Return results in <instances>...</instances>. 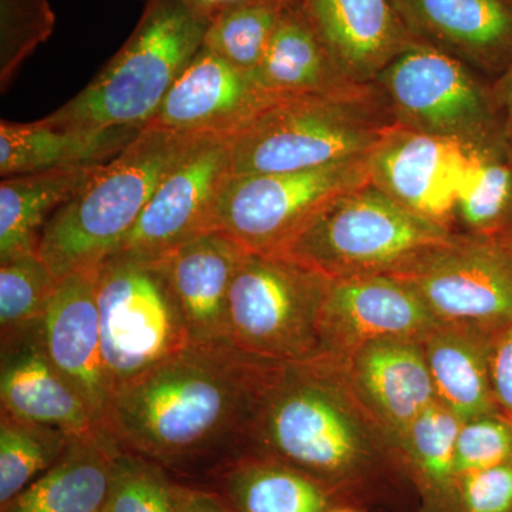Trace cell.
I'll list each match as a JSON object with an SVG mask.
<instances>
[{
  "label": "cell",
  "mask_w": 512,
  "mask_h": 512,
  "mask_svg": "<svg viewBox=\"0 0 512 512\" xmlns=\"http://www.w3.org/2000/svg\"><path fill=\"white\" fill-rule=\"evenodd\" d=\"M491 336L439 326L423 340L437 402L461 420L500 414L490 375Z\"/></svg>",
  "instance_id": "25"
},
{
  "label": "cell",
  "mask_w": 512,
  "mask_h": 512,
  "mask_svg": "<svg viewBox=\"0 0 512 512\" xmlns=\"http://www.w3.org/2000/svg\"><path fill=\"white\" fill-rule=\"evenodd\" d=\"M390 275L412 286L440 325L493 336L512 323V254L497 235L456 232Z\"/></svg>",
  "instance_id": "10"
},
{
  "label": "cell",
  "mask_w": 512,
  "mask_h": 512,
  "mask_svg": "<svg viewBox=\"0 0 512 512\" xmlns=\"http://www.w3.org/2000/svg\"><path fill=\"white\" fill-rule=\"evenodd\" d=\"M303 10L343 76L372 86L396 57L420 43L393 0H301Z\"/></svg>",
  "instance_id": "20"
},
{
  "label": "cell",
  "mask_w": 512,
  "mask_h": 512,
  "mask_svg": "<svg viewBox=\"0 0 512 512\" xmlns=\"http://www.w3.org/2000/svg\"><path fill=\"white\" fill-rule=\"evenodd\" d=\"M99 167L39 171L2 178L0 262L37 252L47 222L89 183Z\"/></svg>",
  "instance_id": "26"
},
{
  "label": "cell",
  "mask_w": 512,
  "mask_h": 512,
  "mask_svg": "<svg viewBox=\"0 0 512 512\" xmlns=\"http://www.w3.org/2000/svg\"><path fill=\"white\" fill-rule=\"evenodd\" d=\"M201 138L144 128L50 218L37 254L59 279L99 268L137 224L161 181Z\"/></svg>",
  "instance_id": "3"
},
{
  "label": "cell",
  "mask_w": 512,
  "mask_h": 512,
  "mask_svg": "<svg viewBox=\"0 0 512 512\" xmlns=\"http://www.w3.org/2000/svg\"><path fill=\"white\" fill-rule=\"evenodd\" d=\"M490 375L498 412L512 423V323L491 336Z\"/></svg>",
  "instance_id": "37"
},
{
  "label": "cell",
  "mask_w": 512,
  "mask_h": 512,
  "mask_svg": "<svg viewBox=\"0 0 512 512\" xmlns=\"http://www.w3.org/2000/svg\"><path fill=\"white\" fill-rule=\"evenodd\" d=\"M292 2L239 0L231 3L212 16L202 46L238 69L254 74Z\"/></svg>",
  "instance_id": "30"
},
{
  "label": "cell",
  "mask_w": 512,
  "mask_h": 512,
  "mask_svg": "<svg viewBox=\"0 0 512 512\" xmlns=\"http://www.w3.org/2000/svg\"><path fill=\"white\" fill-rule=\"evenodd\" d=\"M407 29L440 50L497 79L512 62V0H393Z\"/></svg>",
  "instance_id": "18"
},
{
  "label": "cell",
  "mask_w": 512,
  "mask_h": 512,
  "mask_svg": "<svg viewBox=\"0 0 512 512\" xmlns=\"http://www.w3.org/2000/svg\"><path fill=\"white\" fill-rule=\"evenodd\" d=\"M474 150L397 124L367 157L370 181L407 210L454 231V207Z\"/></svg>",
  "instance_id": "14"
},
{
  "label": "cell",
  "mask_w": 512,
  "mask_h": 512,
  "mask_svg": "<svg viewBox=\"0 0 512 512\" xmlns=\"http://www.w3.org/2000/svg\"><path fill=\"white\" fill-rule=\"evenodd\" d=\"M119 450L101 430L73 437L62 457L2 512H104Z\"/></svg>",
  "instance_id": "24"
},
{
  "label": "cell",
  "mask_w": 512,
  "mask_h": 512,
  "mask_svg": "<svg viewBox=\"0 0 512 512\" xmlns=\"http://www.w3.org/2000/svg\"><path fill=\"white\" fill-rule=\"evenodd\" d=\"M336 362L394 446L413 421L437 402L420 340H376Z\"/></svg>",
  "instance_id": "19"
},
{
  "label": "cell",
  "mask_w": 512,
  "mask_h": 512,
  "mask_svg": "<svg viewBox=\"0 0 512 512\" xmlns=\"http://www.w3.org/2000/svg\"><path fill=\"white\" fill-rule=\"evenodd\" d=\"M394 126L375 84L343 96L279 99L232 137V175L299 173L369 157Z\"/></svg>",
  "instance_id": "5"
},
{
  "label": "cell",
  "mask_w": 512,
  "mask_h": 512,
  "mask_svg": "<svg viewBox=\"0 0 512 512\" xmlns=\"http://www.w3.org/2000/svg\"><path fill=\"white\" fill-rule=\"evenodd\" d=\"M328 285V278L285 256L247 252L229 289L228 345L279 365L320 359Z\"/></svg>",
  "instance_id": "7"
},
{
  "label": "cell",
  "mask_w": 512,
  "mask_h": 512,
  "mask_svg": "<svg viewBox=\"0 0 512 512\" xmlns=\"http://www.w3.org/2000/svg\"><path fill=\"white\" fill-rule=\"evenodd\" d=\"M60 279L37 252L0 262L2 340L39 325Z\"/></svg>",
  "instance_id": "32"
},
{
  "label": "cell",
  "mask_w": 512,
  "mask_h": 512,
  "mask_svg": "<svg viewBox=\"0 0 512 512\" xmlns=\"http://www.w3.org/2000/svg\"><path fill=\"white\" fill-rule=\"evenodd\" d=\"M367 157L299 173L232 175L214 231L254 254L274 255L333 198L369 183Z\"/></svg>",
  "instance_id": "11"
},
{
  "label": "cell",
  "mask_w": 512,
  "mask_h": 512,
  "mask_svg": "<svg viewBox=\"0 0 512 512\" xmlns=\"http://www.w3.org/2000/svg\"><path fill=\"white\" fill-rule=\"evenodd\" d=\"M96 281L97 269L60 279L39 330L50 362L83 397L101 430L111 389L101 349Z\"/></svg>",
  "instance_id": "16"
},
{
  "label": "cell",
  "mask_w": 512,
  "mask_h": 512,
  "mask_svg": "<svg viewBox=\"0 0 512 512\" xmlns=\"http://www.w3.org/2000/svg\"><path fill=\"white\" fill-rule=\"evenodd\" d=\"M231 177L232 137L201 138L161 181L137 224L111 256L151 261L214 231L215 208Z\"/></svg>",
  "instance_id": "12"
},
{
  "label": "cell",
  "mask_w": 512,
  "mask_h": 512,
  "mask_svg": "<svg viewBox=\"0 0 512 512\" xmlns=\"http://www.w3.org/2000/svg\"><path fill=\"white\" fill-rule=\"evenodd\" d=\"M96 298L111 394L192 345L170 288L150 262L111 256L97 268Z\"/></svg>",
  "instance_id": "9"
},
{
  "label": "cell",
  "mask_w": 512,
  "mask_h": 512,
  "mask_svg": "<svg viewBox=\"0 0 512 512\" xmlns=\"http://www.w3.org/2000/svg\"><path fill=\"white\" fill-rule=\"evenodd\" d=\"M507 154L508 158H510V164L512 168V133L507 136Z\"/></svg>",
  "instance_id": "42"
},
{
  "label": "cell",
  "mask_w": 512,
  "mask_h": 512,
  "mask_svg": "<svg viewBox=\"0 0 512 512\" xmlns=\"http://www.w3.org/2000/svg\"><path fill=\"white\" fill-rule=\"evenodd\" d=\"M247 249L221 231L192 238L151 265L170 288L192 345H228V298Z\"/></svg>",
  "instance_id": "17"
},
{
  "label": "cell",
  "mask_w": 512,
  "mask_h": 512,
  "mask_svg": "<svg viewBox=\"0 0 512 512\" xmlns=\"http://www.w3.org/2000/svg\"><path fill=\"white\" fill-rule=\"evenodd\" d=\"M461 512H512V463L457 478Z\"/></svg>",
  "instance_id": "36"
},
{
  "label": "cell",
  "mask_w": 512,
  "mask_h": 512,
  "mask_svg": "<svg viewBox=\"0 0 512 512\" xmlns=\"http://www.w3.org/2000/svg\"><path fill=\"white\" fill-rule=\"evenodd\" d=\"M144 2H150V0H144ZM178 2L190 6L191 9L197 10V12L211 19L212 16L217 15L225 6L239 2V0H178Z\"/></svg>",
  "instance_id": "40"
},
{
  "label": "cell",
  "mask_w": 512,
  "mask_h": 512,
  "mask_svg": "<svg viewBox=\"0 0 512 512\" xmlns=\"http://www.w3.org/2000/svg\"><path fill=\"white\" fill-rule=\"evenodd\" d=\"M143 130L57 127L43 120L26 124L2 121L0 175L6 178L106 164L120 156Z\"/></svg>",
  "instance_id": "22"
},
{
  "label": "cell",
  "mask_w": 512,
  "mask_h": 512,
  "mask_svg": "<svg viewBox=\"0 0 512 512\" xmlns=\"http://www.w3.org/2000/svg\"><path fill=\"white\" fill-rule=\"evenodd\" d=\"M464 421L434 402L413 421L396 448L431 498L457 504L456 448Z\"/></svg>",
  "instance_id": "29"
},
{
  "label": "cell",
  "mask_w": 512,
  "mask_h": 512,
  "mask_svg": "<svg viewBox=\"0 0 512 512\" xmlns=\"http://www.w3.org/2000/svg\"><path fill=\"white\" fill-rule=\"evenodd\" d=\"M279 100L254 74L201 47L146 128L200 137H234Z\"/></svg>",
  "instance_id": "15"
},
{
  "label": "cell",
  "mask_w": 512,
  "mask_h": 512,
  "mask_svg": "<svg viewBox=\"0 0 512 512\" xmlns=\"http://www.w3.org/2000/svg\"><path fill=\"white\" fill-rule=\"evenodd\" d=\"M390 448L396 450L393 440L357 399L336 360L269 367L248 454L274 458L330 488L359 481Z\"/></svg>",
  "instance_id": "2"
},
{
  "label": "cell",
  "mask_w": 512,
  "mask_h": 512,
  "mask_svg": "<svg viewBox=\"0 0 512 512\" xmlns=\"http://www.w3.org/2000/svg\"><path fill=\"white\" fill-rule=\"evenodd\" d=\"M512 463V423L501 414L464 421L456 448L457 478Z\"/></svg>",
  "instance_id": "35"
},
{
  "label": "cell",
  "mask_w": 512,
  "mask_h": 512,
  "mask_svg": "<svg viewBox=\"0 0 512 512\" xmlns=\"http://www.w3.org/2000/svg\"><path fill=\"white\" fill-rule=\"evenodd\" d=\"M73 437L0 414V507L8 505L62 457Z\"/></svg>",
  "instance_id": "31"
},
{
  "label": "cell",
  "mask_w": 512,
  "mask_h": 512,
  "mask_svg": "<svg viewBox=\"0 0 512 512\" xmlns=\"http://www.w3.org/2000/svg\"><path fill=\"white\" fill-rule=\"evenodd\" d=\"M497 237L501 239V242H503L505 247H507L508 251L512 254V224L510 227L505 228L501 234H498Z\"/></svg>",
  "instance_id": "41"
},
{
  "label": "cell",
  "mask_w": 512,
  "mask_h": 512,
  "mask_svg": "<svg viewBox=\"0 0 512 512\" xmlns=\"http://www.w3.org/2000/svg\"><path fill=\"white\" fill-rule=\"evenodd\" d=\"M439 326L423 299L397 276L329 279L320 316L323 356L343 359L383 339L423 342Z\"/></svg>",
  "instance_id": "13"
},
{
  "label": "cell",
  "mask_w": 512,
  "mask_h": 512,
  "mask_svg": "<svg viewBox=\"0 0 512 512\" xmlns=\"http://www.w3.org/2000/svg\"><path fill=\"white\" fill-rule=\"evenodd\" d=\"M211 19L178 0L146 2L119 52L60 109L42 119L70 128H146L204 45Z\"/></svg>",
  "instance_id": "4"
},
{
  "label": "cell",
  "mask_w": 512,
  "mask_h": 512,
  "mask_svg": "<svg viewBox=\"0 0 512 512\" xmlns=\"http://www.w3.org/2000/svg\"><path fill=\"white\" fill-rule=\"evenodd\" d=\"M495 107L503 121L505 134L512 133V62L491 82Z\"/></svg>",
  "instance_id": "39"
},
{
  "label": "cell",
  "mask_w": 512,
  "mask_h": 512,
  "mask_svg": "<svg viewBox=\"0 0 512 512\" xmlns=\"http://www.w3.org/2000/svg\"><path fill=\"white\" fill-rule=\"evenodd\" d=\"M328 512H357L355 510H349V508H340V510H333Z\"/></svg>",
  "instance_id": "43"
},
{
  "label": "cell",
  "mask_w": 512,
  "mask_h": 512,
  "mask_svg": "<svg viewBox=\"0 0 512 512\" xmlns=\"http://www.w3.org/2000/svg\"><path fill=\"white\" fill-rule=\"evenodd\" d=\"M262 362L227 345H191L121 384L101 431L174 473L214 474L248 453Z\"/></svg>",
  "instance_id": "1"
},
{
  "label": "cell",
  "mask_w": 512,
  "mask_h": 512,
  "mask_svg": "<svg viewBox=\"0 0 512 512\" xmlns=\"http://www.w3.org/2000/svg\"><path fill=\"white\" fill-rule=\"evenodd\" d=\"M175 512H235L215 491L175 483Z\"/></svg>",
  "instance_id": "38"
},
{
  "label": "cell",
  "mask_w": 512,
  "mask_h": 512,
  "mask_svg": "<svg viewBox=\"0 0 512 512\" xmlns=\"http://www.w3.org/2000/svg\"><path fill=\"white\" fill-rule=\"evenodd\" d=\"M104 512H175V483L154 461L119 450Z\"/></svg>",
  "instance_id": "33"
},
{
  "label": "cell",
  "mask_w": 512,
  "mask_h": 512,
  "mask_svg": "<svg viewBox=\"0 0 512 512\" xmlns=\"http://www.w3.org/2000/svg\"><path fill=\"white\" fill-rule=\"evenodd\" d=\"M512 224V168L507 140L476 148L454 207V231L498 235Z\"/></svg>",
  "instance_id": "28"
},
{
  "label": "cell",
  "mask_w": 512,
  "mask_h": 512,
  "mask_svg": "<svg viewBox=\"0 0 512 512\" xmlns=\"http://www.w3.org/2000/svg\"><path fill=\"white\" fill-rule=\"evenodd\" d=\"M39 325L16 338L2 340V412L69 436L100 430L83 397L50 362Z\"/></svg>",
  "instance_id": "21"
},
{
  "label": "cell",
  "mask_w": 512,
  "mask_h": 512,
  "mask_svg": "<svg viewBox=\"0 0 512 512\" xmlns=\"http://www.w3.org/2000/svg\"><path fill=\"white\" fill-rule=\"evenodd\" d=\"M212 477L235 512H328L329 488L274 458L244 454Z\"/></svg>",
  "instance_id": "27"
},
{
  "label": "cell",
  "mask_w": 512,
  "mask_h": 512,
  "mask_svg": "<svg viewBox=\"0 0 512 512\" xmlns=\"http://www.w3.org/2000/svg\"><path fill=\"white\" fill-rule=\"evenodd\" d=\"M375 87L399 126L470 148L507 140L490 80L433 47L406 50Z\"/></svg>",
  "instance_id": "8"
},
{
  "label": "cell",
  "mask_w": 512,
  "mask_h": 512,
  "mask_svg": "<svg viewBox=\"0 0 512 512\" xmlns=\"http://www.w3.org/2000/svg\"><path fill=\"white\" fill-rule=\"evenodd\" d=\"M254 77L276 99L343 96L369 87L357 86L343 76L309 22L301 0H293L286 9Z\"/></svg>",
  "instance_id": "23"
},
{
  "label": "cell",
  "mask_w": 512,
  "mask_h": 512,
  "mask_svg": "<svg viewBox=\"0 0 512 512\" xmlns=\"http://www.w3.org/2000/svg\"><path fill=\"white\" fill-rule=\"evenodd\" d=\"M49 0H0V83L8 89L19 67L55 29Z\"/></svg>",
  "instance_id": "34"
},
{
  "label": "cell",
  "mask_w": 512,
  "mask_h": 512,
  "mask_svg": "<svg viewBox=\"0 0 512 512\" xmlns=\"http://www.w3.org/2000/svg\"><path fill=\"white\" fill-rule=\"evenodd\" d=\"M454 235L369 181L320 208L274 255L328 279L390 275Z\"/></svg>",
  "instance_id": "6"
}]
</instances>
